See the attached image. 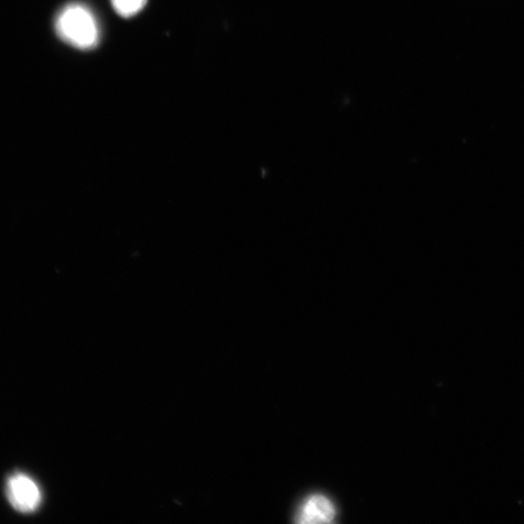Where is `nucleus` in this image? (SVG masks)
I'll list each match as a JSON object with an SVG mask.
<instances>
[{
    "label": "nucleus",
    "instance_id": "nucleus-1",
    "mask_svg": "<svg viewBox=\"0 0 524 524\" xmlns=\"http://www.w3.org/2000/svg\"><path fill=\"white\" fill-rule=\"evenodd\" d=\"M54 29L65 44L80 50H90L100 43L101 30L93 12L85 5L64 6L54 21Z\"/></svg>",
    "mask_w": 524,
    "mask_h": 524
},
{
    "label": "nucleus",
    "instance_id": "nucleus-2",
    "mask_svg": "<svg viewBox=\"0 0 524 524\" xmlns=\"http://www.w3.org/2000/svg\"><path fill=\"white\" fill-rule=\"evenodd\" d=\"M5 493L11 506L22 514L34 513L44 500L43 491L37 482L23 472L8 477Z\"/></svg>",
    "mask_w": 524,
    "mask_h": 524
},
{
    "label": "nucleus",
    "instance_id": "nucleus-3",
    "mask_svg": "<svg viewBox=\"0 0 524 524\" xmlns=\"http://www.w3.org/2000/svg\"><path fill=\"white\" fill-rule=\"evenodd\" d=\"M335 508L321 494L311 495L299 509L296 515L298 523H330L335 519Z\"/></svg>",
    "mask_w": 524,
    "mask_h": 524
},
{
    "label": "nucleus",
    "instance_id": "nucleus-4",
    "mask_svg": "<svg viewBox=\"0 0 524 524\" xmlns=\"http://www.w3.org/2000/svg\"><path fill=\"white\" fill-rule=\"evenodd\" d=\"M115 11L123 18H131L140 13L147 0H112Z\"/></svg>",
    "mask_w": 524,
    "mask_h": 524
}]
</instances>
